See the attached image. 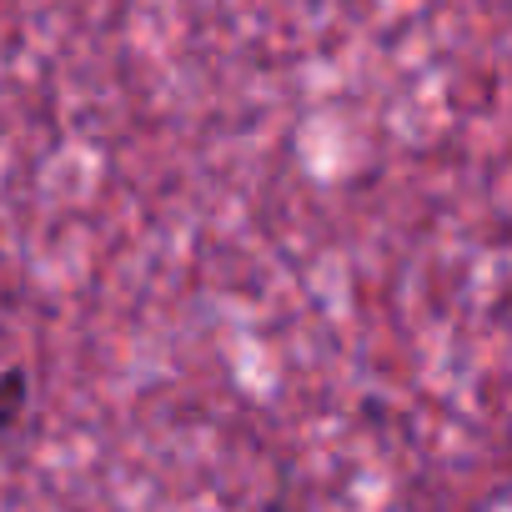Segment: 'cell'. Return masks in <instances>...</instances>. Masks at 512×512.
<instances>
[{
	"instance_id": "cell-1",
	"label": "cell",
	"mask_w": 512,
	"mask_h": 512,
	"mask_svg": "<svg viewBox=\"0 0 512 512\" xmlns=\"http://www.w3.org/2000/svg\"><path fill=\"white\" fill-rule=\"evenodd\" d=\"M21 407H26V372H6V382H0V427H6Z\"/></svg>"
}]
</instances>
